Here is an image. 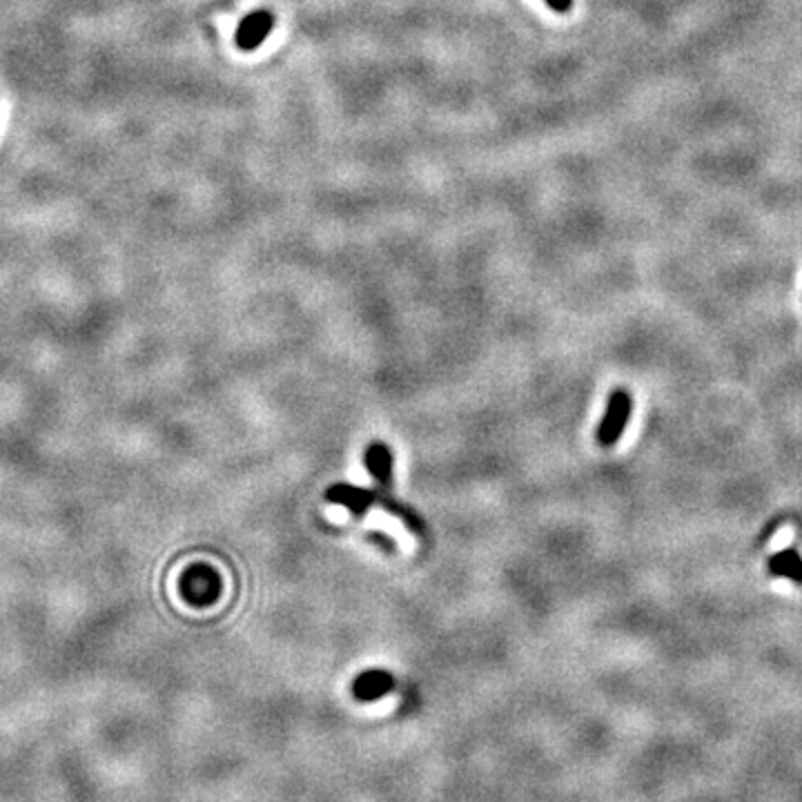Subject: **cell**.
Masks as SVG:
<instances>
[{
    "label": "cell",
    "mask_w": 802,
    "mask_h": 802,
    "mask_svg": "<svg viewBox=\"0 0 802 802\" xmlns=\"http://www.w3.org/2000/svg\"><path fill=\"white\" fill-rule=\"evenodd\" d=\"M633 413V397L627 388H615L606 401V410L598 426V444L604 448H613L620 442L624 430L629 426V419Z\"/></svg>",
    "instance_id": "6da1fadb"
},
{
    "label": "cell",
    "mask_w": 802,
    "mask_h": 802,
    "mask_svg": "<svg viewBox=\"0 0 802 802\" xmlns=\"http://www.w3.org/2000/svg\"><path fill=\"white\" fill-rule=\"evenodd\" d=\"M326 500L335 506L346 508L355 517L366 515L377 506V488H361L355 484L337 482L326 491Z\"/></svg>",
    "instance_id": "7a4b0ae2"
},
{
    "label": "cell",
    "mask_w": 802,
    "mask_h": 802,
    "mask_svg": "<svg viewBox=\"0 0 802 802\" xmlns=\"http://www.w3.org/2000/svg\"><path fill=\"white\" fill-rule=\"evenodd\" d=\"M397 687V680L393 673H388L384 669H370L359 673V676L352 680V696L359 702H375L388 696L390 691Z\"/></svg>",
    "instance_id": "3957f363"
},
{
    "label": "cell",
    "mask_w": 802,
    "mask_h": 802,
    "mask_svg": "<svg viewBox=\"0 0 802 802\" xmlns=\"http://www.w3.org/2000/svg\"><path fill=\"white\" fill-rule=\"evenodd\" d=\"M364 464L368 475L375 479L381 491H388L393 486L395 477V457L386 442H370L364 453Z\"/></svg>",
    "instance_id": "277c9868"
},
{
    "label": "cell",
    "mask_w": 802,
    "mask_h": 802,
    "mask_svg": "<svg viewBox=\"0 0 802 802\" xmlns=\"http://www.w3.org/2000/svg\"><path fill=\"white\" fill-rule=\"evenodd\" d=\"M272 27H275V16L270 12H254L246 16L237 29V45L246 52L257 50L272 32Z\"/></svg>",
    "instance_id": "5b68a950"
},
{
    "label": "cell",
    "mask_w": 802,
    "mask_h": 802,
    "mask_svg": "<svg viewBox=\"0 0 802 802\" xmlns=\"http://www.w3.org/2000/svg\"><path fill=\"white\" fill-rule=\"evenodd\" d=\"M767 569L771 575L802 584V557L796 549H785L771 555L767 560Z\"/></svg>",
    "instance_id": "8992f818"
},
{
    "label": "cell",
    "mask_w": 802,
    "mask_h": 802,
    "mask_svg": "<svg viewBox=\"0 0 802 802\" xmlns=\"http://www.w3.org/2000/svg\"><path fill=\"white\" fill-rule=\"evenodd\" d=\"M368 540L373 542V544H377L381 551L384 553H395L397 551V544H395V540L390 535H386V533H379V531H370L368 533Z\"/></svg>",
    "instance_id": "52a82bcc"
},
{
    "label": "cell",
    "mask_w": 802,
    "mask_h": 802,
    "mask_svg": "<svg viewBox=\"0 0 802 802\" xmlns=\"http://www.w3.org/2000/svg\"><path fill=\"white\" fill-rule=\"evenodd\" d=\"M546 5H549L553 12L564 14V12H569V9L573 7V0H546Z\"/></svg>",
    "instance_id": "ba28073f"
}]
</instances>
